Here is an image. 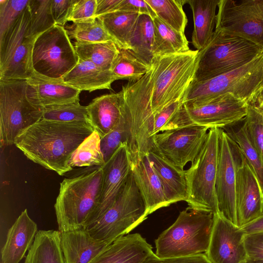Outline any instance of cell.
<instances>
[{"label":"cell","instance_id":"15","mask_svg":"<svg viewBox=\"0 0 263 263\" xmlns=\"http://www.w3.org/2000/svg\"><path fill=\"white\" fill-rule=\"evenodd\" d=\"M209 129L191 125L160 132L153 137V151L183 170L198 156Z\"/></svg>","mask_w":263,"mask_h":263},{"label":"cell","instance_id":"40","mask_svg":"<svg viewBox=\"0 0 263 263\" xmlns=\"http://www.w3.org/2000/svg\"><path fill=\"white\" fill-rule=\"evenodd\" d=\"M70 39L76 42L94 43L113 42V39L106 30L101 21L97 18L92 21L74 24L71 30L68 31Z\"/></svg>","mask_w":263,"mask_h":263},{"label":"cell","instance_id":"41","mask_svg":"<svg viewBox=\"0 0 263 263\" xmlns=\"http://www.w3.org/2000/svg\"><path fill=\"white\" fill-rule=\"evenodd\" d=\"M244 120L250 140L263 162V109L255 104H249Z\"/></svg>","mask_w":263,"mask_h":263},{"label":"cell","instance_id":"38","mask_svg":"<svg viewBox=\"0 0 263 263\" xmlns=\"http://www.w3.org/2000/svg\"><path fill=\"white\" fill-rule=\"evenodd\" d=\"M41 109V120L62 122H83L90 124L86 106L79 101Z\"/></svg>","mask_w":263,"mask_h":263},{"label":"cell","instance_id":"39","mask_svg":"<svg viewBox=\"0 0 263 263\" xmlns=\"http://www.w3.org/2000/svg\"><path fill=\"white\" fill-rule=\"evenodd\" d=\"M51 3L52 0H29L30 36L36 38L56 25L51 13Z\"/></svg>","mask_w":263,"mask_h":263},{"label":"cell","instance_id":"20","mask_svg":"<svg viewBox=\"0 0 263 263\" xmlns=\"http://www.w3.org/2000/svg\"><path fill=\"white\" fill-rule=\"evenodd\" d=\"M38 231L37 224L25 209L8 230L1 250V263H19L30 249Z\"/></svg>","mask_w":263,"mask_h":263},{"label":"cell","instance_id":"21","mask_svg":"<svg viewBox=\"0 0 263 263\" xmlns=\"http://www.w3.org/2000/svg\"><path fill=\"white\" fill-rule=\"evenodd\" d=\"M66 263H91L110 244L93 238L86 229L61 232Z\"/></svg>","mask_w":263,"mask_h":263},{"label":"cell","instance_id":"26","mask_svg":"<svg viewBox=\"0 0 263 263\" xmlns=\"http://www.w3.org/2000/svg\"><path fill=\"white\" fill-rule=\"evenodd\" d=\"M62 79L67 84L81 91L91 92L99 89H111L116 81L111 71H105L90 62L79 59L77 65Z\"/></svg>","mask_w":263,"mask_h":263},{"label":"cell","instance_id":"37","mask_svg":"<svg viewBox=\"0 0 263 263\" xmlns=\"http://www.w3.org/2000/svg\"><path fill=\"white\" fill-rule=\"evenodd\" d=\"M227 133L239 146L263 192V162L250 140L245 124L243 123L237 130Z\"/></svg>","mask_w":263,"mask_h":263},{"label":"cell","instance_id":"8","mask_svg":"<svg viewBox=\"0 0 263 263\" xmlns=\"http://www.w3.org/2000/svg\"><path fill=\"white\" fill-rule=\"evenodd\" d=\"M220 129H209L205 142L191 166L185 171L186 202L189 209L218 213L216 191Z\"/></svg>","mask_w":263,"mask_h":263},{"label":"cell","instance_id":"22","mask_svg":"<svg viewBox=\"0 0 263 263\" xmlns=\"http://www.w3.org/2000/svg\"><path fill=\"white\" fill-rule=\"evenodd\" d=\"M86 106L90 124L101 139L123 118V90L98 97Z\"/></svg>","mask_w":263,"mask_h":263},{"label":"cell","instance_id":"23","mask_svg":"<svg viewBox=\"0 0 263 263\" xmlns=\"http://www.w3.org/2000/svg\"><path fill=\"white\" fill-rule=\"evenodd\" d=\"M154 253L139 233L127 234L112 242L91 263H142Z\"/></svg>","mask_w":263,"mask_h":263},{"label":"cell","instance_id":"6","mask_svg":"<svg viewBox=\"0 0 263 263\" xmlns=\"http://www.w3.org/2000/svg\"><path fill=\"white\" fill-rule=\"evenodd\" d=\"M199 51L154 58L151 107L154 116L172 103L182 100L193 81Z\"/></svg>","mask_w":263,"mask_h":263},{"label":"cell","instance_id":"42","mask_svg":"<svg viewBox=\"0 0 263 263\" xmlns=\"http://www.w3.org/2000/svg\"><path fill=\"white\" fill-rule=\"evenodd\" d=\"M29 0H0V37L28 6Z\"/></svg>","mask_w":263,"mask_h":263},{"label":"cell","instance_id":"25","mask_svg":"<svg viewBox=\"0 0 263 263\" xmlns=\"http://www.w3.org/2000/svg\"><path fill=\"white\" fill-rule=\"evenodd\" d=\"M147 156L162 185L168 205L178 201H185V171L173 165L154 151L150 152Z\"/></svg>","mask_w":263,"mask_h":263},{"label":"cell","instance_id":"5","mask_svg":"<svg viewBox=\"0 0 263 263\" xmlns=\"http://www.w3.org/2000/svg\"><path fill=\"white\" fill-rule=\"evenodd\" d=\"M214 214L186 208L155 240L156 255L176 258L205 253L209 248Z\"/></svg>","mask_w":263,"mask_h":263},{"label":"cell","instance_id":"18","mask_svg":"<svg viewBox=\"0 0 263 263\" xmlns=\"http://www.w3.org/2000/svg\"><path fill=\"white\" fill-rule=\"evenodd\" d=\"M237 226L241 228L263 213V192L246 159L237 171L236 189Z\"/></svg>","mask_w":263,"mask_h":263},{"label":"cell","instance_id":"11","mask_svg":"<svg viewBox=\"0 0 263 263\" xmlns=\"http://www.w3.org/2000/svg\"><path fill=\"white\" fill-rule=\"evenodd\" d=\"M79 58L64 27L55 25L35 39L32 54L34 71L60 79L78 63Z\"/></svg>","mask_w":263,"mask_h":263},{"label":"cell","instance_id":"45","mask_svg":"<svg viewBox=\"0 0 263 263\" xmlns=\"http://www.w3.org/2000/svg\"><path fill=\"white\" fill-rule=\"evenodd\" d=\"M182 100H178L172 103L154 116L151 137L162 132L164 127L182 106Z\"/></svg>","mask_w":263,"mask_h":263},{"label":"cell","instance_id":"34","mask_svg":"<svg viewBox=\"0 0 263 263\" xmlns=\"http://www.w3.org/2000/svg\"><path fill=\"white\" fill-rule=\"evenodd\" d=\"M119 49L111 68L116 80H126L128 82H134L149 71L152 65L138 58L129 49Z\"/></svg>","mask_w":263,"mask_h":263},{"label":"cell","instance_id":"55","mask_svg":"<svg viewBox=\"0 0 263 263\" xmlns=\"http://www.w3.org/2000/svg\"><path fill=\"white\" fill-rule=\"evenodd\" d=\"M258 106L263 109V102L258 103Z\"/></svg>","mask_w":263,"mask_h":263},{"label":"cell","instance_id":"19","mask_svg":"<svg viewBox=\"0 0 263 263\" xmlns=\"http://www.w3.org/2000/svg\"><path fill=\"white\" fill-rule=\"evenodd\" d=\"M26 81L27 98L37 108L79 101L81 91L65 83L62 78H48L34 72Z\"/></svg>","mask_w":263,"mask_h":263},{"label":"cell","instance_id":"29","mask_svg":"<svg viewBox=\"0 0 263 263\" xmlns=\"http://www.w3.org/2000/svg\"><path fill=\"white\" fill-rule=\"evenodd\" d=\"M30 19V11L28 5L16 21L0 37V71L8 65L16 50L29 36Z\"/></svg>","mask_w":263,"mask_h":263},{"label":"cell","instance_id":"49","mask_svg":"<svg viewBox=\"0 0 263 263\" xmlns=\"http://www.w3.org/2000/svg\"><path fill=\"white\" fill-rule=\"evenodd\" d=\"M142 263H212L204 253L196 255L161 258L158 257L155 253L148 256Z\"/></svg>","mask_w":263,"mask_h":263},{"label":"cell","instance_id":"30","mask_svg":"<svg viewBox=\"0 0 263 263\" xmlns=\"http://www.w3.org/2000/svg\"><path fill=\"white\" fill-rule=\"evenodd\" d=\"M140 14L116 11L98 18L120 49H129V42Z\"/></svg>","mask_w":263,"mask_h":263},{"label":"cell","instance_id":"3","mask_svg":"<svg viewBox=\"0 0 263 263\" xmlns=\"http://www.w3.org/2000/svg\"><path fill=\"white\" fill-rule=\"evenodd\" d=\"M152 67L140 80L122 86L123 115L126 144L132 167L153 151L151 133L154 116L151 107Z\"/></svg>","mask_w":263,"mask_h":263},{"label":"cell","instance_id":"50","mask_svg":"<svg viewBox=\"0 0 263 263\" xmlns=\"http://www.w3.org/2000/svg\"><path fill=\"white\" fill-rule=\"evenodd\" d=\"M122 0H97L95 18L116 11Z\"/></svg>","mask_w":263,"mask_h":263},{"label":"cell","instance_id":"2","mask_svg":"<svg viewBox=\"0 0 263 263\" xmlns=\"http://www.w3.org/2000/svg\"><path fill=\"white\" fill-rule=\"evenodd\" d=\"M102 166L65 178L54 207L60 232L86 229L100 199Z\"/></svg>","mask_w":263,"mask_h":263},{"label":"cell","instance_id":"32","mask_svg":"<svg viewBox=\"0 0 263 263\" xmlns=\"http://www.w3.org/2000/svg\"><path fill=\"white\" fill-rule=\"evenodd\" d=\"M154 39L153 20L147 15H140L130 40L129 50L151 66L154 59Z\"/></svg>","mask_w":263,"mask_h":263},{"label":"cell","instance_id":"53","mask_svg":"<svg viewBox=\"0 0 263 263\" xmlns=\"http://www.w3.org/2000/svg\"><path fill=\"white\" fill-rule=\"evenodd\" d=\"M259 96H260L263 92V74H262V81H261V83L259 86Z\"/></svg>","mask_w":263,"mask_h":263},{"label":"cell","instance_id":"27","mask_svg":"<svg viewBox=\"0 0 263 263\" xmlns=\"http://www.w3.org/2000/svg\"><path fill=\"white\" fill-rule=\"evenodd\" d=\"M219 2V0H185L193 13L192 43L198 51L205 47L213 35Z\"/></svg>","mask_w":263,"mask_h":263},{"label":"cell","instance_id":"17","mask_svg":"<svg viewBox=\"0 0 263 263\" xmlns=\"http://www.w3.org/2000/svg\"><path fill=\"white\" fill-rule=\"evenodd\" d=\"M102 167L103 179L100 199L86 229L99 219L113 204L126 182L132 165L126 142L120 145Z\"/></svg>","mask_w":263,"mask_h":263},{"label":"cell","instance_id":"43","mask_svg":"<svg viewBox=\"0 0 263 263\" xmlns=\"http://www.w3.org/2000/svg\"><path fill=\"white\" fill-rule=\"evenodd\" d=\"M124 142L126 143V129L123 115L120 123L101 139V149L105 162Z\"/></svg>","mask_w":263,"mask_h":263},{"label":"cell","instance_id":"10","mask_svg":"<svg viewBox=\"0 0 263 263\" xmlns=\"http://www.w3.org/2000/svg\"><path fill=\"white\" fill-rule=\"evenodd\" d=\"M27 81L0 80V145L14 144L16 138L41 118V109L27 97Z\"/></svg>","mask_w":263,"mask_h":263},{"label":"cell","instance_id":"51","mask_svg":"<svg viewBox=\"0 0 263 263\" xmlns=\"http://www.w3.org/2000/svg\"><path fill=\"white\" fill-rule=\"evenodd\" d=\"M245 234H249L263 231V213L256 220L240 228Z\"/></svg>","mask_w":263,"mask_h":263},{"label":"cell","instance_id":"16","mask_svg":"<svg viewBox=\"0 0 263 263\" xmlns=\"http://www.w3.org/2000/svg\"><path fill=\"white\" fill-rule=\"evenodd\" d=\"M245 236L240 228L220 214H215L209 246L204 254L212 263L244 262L248 258Z\"/></svg>","mask_w":263,"mask_h":263},{"label":"cell","instance_id":"35","mask_svg":"<svg viewBox=\"0 0 263 263\" xmlns=\"http://www.w3.org/2000/svg\"><path fill=\"white\" fill-rule=\"evenodd\" d=\"M157 16L173 29L184 33L187 18L183 9L185 0H145Z\"/></svg>","mask_w":263,"mask_h":263},{"label":"cell","instance_id":"54","mask_svg":"<svg viewBox=\"0 0 263 263\" xmlns=\"http://www.w3.org/2000/svg\"><path fill=\"white\" fill-rule=\"evenodd\" d=\"M258 103L263 102V92L261 95L257 99Z\"/></svg>","mask_w":263,"mask_h":263},{"label":"cell","instance_id":"44","mask_svg":"<svg viewBox=\"0 0 263 263\" xmlns=\"http://www.w3.org/2000/svg\"><path fill=\"white\" fill-rule=\"evenodd\" d=\"M97 0H74L67 18L73 24L92 21L95 18Z\"/></svg>","mask_w":263,"mask_h":263},{"label":"cell","instance_id":"46","mask_svg":"<svg viewBox=\"0 0 263 263\" xmlns=\"http://www.w3.org/2000/svg\"><path fill=\"white\" fill-rule=\"evenodd\" d=\"M244 241L248 258L263 260V231L245 234Z\"/></svg>","mask_w":263,"mask_h":263},{"label":"cell","instance_id":"56","mask_svg":"<svg viewBox=\"0 0 263 263\" xmlns=\"http://www.w3.org/2000/svg\"><path fill=\"white\" fill-rule=\"evenodd\" d=\"M241 263H247V260H246V261H244V262H241Z\"/></svg>","mask_w":263,"mask_h":263},{"label":"cell","instance_id":"13","mask_svg":"<svg viewBox=\"0 0 263 263\" xmlns=\"http://www.w3.org/2000/svg\"><path fill=\"white\" fill-rule=\"evenodd\" d=\"M215 29L263 48V0H219Z\"/></svg>","mask_w":263,"mask_h":263},{"label":"cell","instance_id":"47","mask_svg":"<svg viewBox=\"0 0 263 263\" xmlns=\"http://www.w3.org/2000/svg\"><path fill=\"white\" fill-rule=\"evenodd\" d=\"M116 11L147 15L153 20L157 17L155 12L145 0H122Z\"/></svg>","mask_w":263,"mask_h":263},{"label":"cell","instance_id":"33","mask_svg":"<svg viewBox=\"0 0 263 263\" xmlns=\"http://www.w3.org/2000/svg\"><path fill=\"white\" fill-rule=\"evenodd\" d=\"M74 46L79 59L90 62L105 71L111 70L119 50L113 42L94 43L75 42Z\"/></svg>","mask_w":263,"mask_h":263},{"label":"cell","instance_id":"31","mask_svg":"<svg viewBox=\"0 0 263 263\" xmlns=\"http://www.w3.org/2000/svg\"><path fill=\"white\" fill-rule=\"evenodd\" d=\"M155 39L153 55L160 57L187 51L189 42L184 34L173 29L157 16L153 20Z\"/></svg>","mask_w":263,"mask_h":263},{"label":"cell","instance_id":"7","mask_svg":"<svg viewBox=\"0 0 263 263\" xmlns=\"http://www.w3.org/2000/svg\"><path fill=\"white\" fill-rule=\"evenodd\" d=\"M263 52L257 44L238 36L215 29L205 47L199 51L193 82H200L232 71Z\"/></svg>","mask_w":263,"mask_h":263},{"label":"cell","instance_id":"36","mask_svg":"<svg viewBox=\"0 0 263 263\" xmlns=\"http://www.w3.org/2000/svg\"><path fill=\"white\" fill-rule=\"evenodd\" d=\"M105 163L101 149V137L95 130L80 144L69 161L72 168L102 166Z\"/></svg>","mask_w":263,"mask_h":263},{"label":"cell","instance_id":"28","mask_svg":"<svg viewBox=\"0 0 263 263\" xmlns=\"http://www.w3.org/2000/svg\"><path fill=\"white\" fill-rule=\"evenodd\" d=\"M59 230H40L24 263H66Z\"/></svg>","mask_w":263,"mask_h":263},{"label":"cell","instance_id":"9","mask_svg":"<svg viewBox=\"0 0 263 263\" xmlns=\"http://www.w3.org/2000/svg\"><path fill=\"white\" fill-rule=\"evenodd\" d=\"M147 217L145 203L131 171L113 204L86 229L95 239L111 244L127 234Z\"/></svg>","mask_w":263,"mask_h":263},{"label":"cell","instance_id":"12","mask_svg":"<svg viewBox=\"0 0 263 263\" xmlns=\"http://www.w3.org/2000/svg\"><path fill=\"white\" fill-rule=\"evenodd\" d=\"M249 104L231 93L222 95L200 106L183 104L164 131L191 125L222 129L244 119Z\"/></svg>","mask_w":263,"mask_h":263},{"label":"cell","instance_id":"14","mask_svg":"<svg viewBox=\"0 0 263 263\" xmlns=\"http://www.w3.org/2000/svg\"><path fill=\"white\" fill-rule=\"evenodd\" d=\"M243 157L237 143L227 132L220 128L216 181L218 213L236 226L237 171Z\"/></svg>","mask_w":263,"mask_h":263},{"label":"cell","instance_id":"52","mask_svg":"<svg viewBox=\"0 0 263 263\" xmlns=\"http://www.w3.org/2000/svg\"><path fill=\"white\" fill-rule=\"evenodd\" d=\"M247 263H263V260H254L247 258Z\"/></svg>","mask_w":263,"mask_h":263},{"label":"cell","instance_id":"24","mask_svg":"<svg viewBox=\"0 0 263 263\" xmlns=\"http://www.w3.org/2000/svg\"><path fill=\"white\" fill-rule=\"evenodd\" d=\"M132 171L145 203L147 216L169 205L162 185L147 155L132 167Z\"/></svg>","mask_w":263,"mask_h":263},{"label":"cell","instance_id":"1","mask_svg":"<svg viewBox=\"0 0 263 263\" xmlns=\"http://www.w3.org/2000/svg\"><path fill=\"white\" fill-rule=\"evenodd\" d=\"M93 131L86 122L40 120L21 133L14 145L28 159L62 176L72 170L73 153Z\"/></svg>","mask_w":263,"mask_h":263},{"label":"cell","instance_id":"48","mask_svg":"<svg viewBox=\"0 0 263 263\" xmlns=\"http://www.w3.org/2000/svg\"><path fill=\"white\" fill-rule=\"evenodd\" d=\"M74 0H52L51 9L56 25L63 26L68 22L67 18Z\"/></svg>","mask_w":263,"mask_h":263},{"label":"cell","instance_id":"4","mask_svg":"<svg viewBox=\"0 0 263 263\" xmlns=\"http://www.w3.org/2000/svg\"><path fill=\"white\" fill-rule=\"evenodd\" d=\"M263 74V52L232 71L200 82L192 81L182 99L187 105L198 106L231 93L249 104L259 96Z\"/></svg>","mask_w":263,"mask_h":263}]
</instances>
